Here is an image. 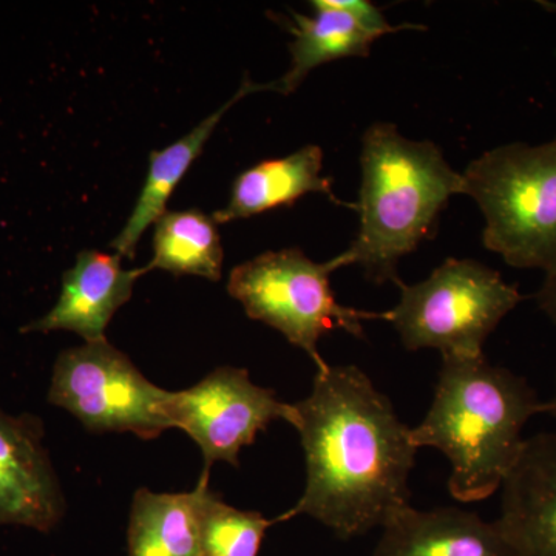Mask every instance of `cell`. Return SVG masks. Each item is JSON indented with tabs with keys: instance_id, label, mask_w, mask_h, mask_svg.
I'll list each match as a JSON object with an SVG mask.
<instances>
[{
	"instance_id": "9c48e42d",
	"label": "cell",
	"mask_w": 556,
	"mask_h": 556,
	"mask_svg": "<svg viewBox=\"0 0 556 556\" xmlns=\"http://www.w3.org/2000/svg\"><path fill=\"white\" fill-rule=\"evenodd\" d=\"M38 417L0 409V526L50 532L65 514L60 479Z\"/></svg>"
},
{
	"instance_id": "6da1fadb",
	"label": "cell",
	"mask_w": 556,
	"mask_h": 556,
	"mask_svg": "<svg viewBox=\"0 0 556 556\" xmlns=\"http://www.w3.org/2000/svg\"><path fill=\"white\" fill-rule=\"evenodd\" d=\"M294 405L306 485L276 525L306 515L348 541L382 529L412 506V428L361 368L329 365L317 371L309 396Z\"/></svg>"
},
{
	"instance_id": "e0dca14e",
	"label": "cell",
	"mask_w": 556,
	"mask_h": 556,
	"mask_svg": "<svg viewBox=\"0 0 556 556\" xmlns=\"http://www.w3.org/2000/svg\"><path fill=\"white\" fill-rule=\"evenodd\" d=\"M222 239L217 223L200 208L166 211L155 223L153 257L146 268L163 269L174 276L222 278Z\"/></svg>"
},
{
	"instance_id": "ffe728a7",
	"label": "cell",
	"mask_w": 556,
	"mask_h": 556,
	"mask_svg": "<svg viewBox=\"0 0 556 556\" xmlns=\"http://www.w3.org/2000/svg\"><path fill=\"white\" fill-rule=\"evenodd\" d=\"M547 405H548L547 415H551L556 420V379H555V393H554V396H552L551 401H547Z\"/></svg>"
},
{
	"instance_id": "4fadbf2b",
	"label": "cell",
	"mask_w": 556,
	"mask_h": 556,
	"mask_svg": "<svg viewBox=\"0 0 556 556\" xmlns=\"http://www.w3.org/2000/svg\"><path fill=\"white\" fill-rule=\"evenodd\" d=\"M324 150L316 144L285 156L263 161L241 172L232 185L229 203L212 215L217 225L251 218L281 206H291L306 193H321L343 204L331 188V178L321 175Z\"/></svg>"
},
{
	"instance_id": "5bb4252c",
	"label": "cell",
	"mask_w": 556,
	"mask_h": 556,
	"mask_svg": "<svg viewBox=\"0 0 556 556\" xmlns=\"http://www.w3.org/2000/svg\"><path fill=\"white\" fill-rule=\"evenodd\" d=\"M262 90H270V84H254L249 79L243 80L236 97L230 98L217 112L201 121L195 129L178 139L174 144L167 146L166 149L150 153L148 178L139 193L134 212L116 239L110 243V248L115 249L116 254L121 257H135L139 240L144 236L146 230L153 223L159 222L161 215L166 212V204L172 193L188 174L190 166L199 159L208 138L214 134L215 127L218 126L226 112L241 98Z\"/></svg>"
},
{
	"instance_id": "3957f363",
	"label": "cell",
	"mask_w": 556,
	"mask_h": 556,
	"mask_svg": "<svg viewBox=\"0 0 556 556\" xmlns=\"http://www.w3.org/2000/svg\"><path fill=\"white\" fill-rule=\"evenodd\" d=\"M361 167L357 237L340 257L371 283L401 288L399 263L433 237L450 199L463 193V174L434 142L405 138L390 123L365 131Z\"/></svg>"
},
{
	"instance_id": "d6986e66",
	"label": "cell",
	"mask_w": 556,
	"mask_h": 556,
	"mask_svg": "<svg viewBox=\"0 0 556 556\" xmlns=\"http://www.w3.org/2000/svg\"><path fill=\"white\" fill-rule=\"evenodd\" d=\"M536 303L540 309L556 325V260L551 268L544 273L543 285L536 294Z\"/></svg>"
},
{
	"instance_id": "30bf717a",
	"label": "cell",
	"mask_w": 556,
	"mask_h": 556,
	"mask_svg": "<svg viewBox=\"0 0 556 556\" xmlns=\"http://www.w3.org/2000/svg\"><path fill=\"white\" fill-rule=\"evenodd\" d=\"M121 255L83 251L62 277L61 295L49 314L22 332L72 331L87 343L102 342L105 329L134 294L138 278L149 269H124Z\"/></svg>"
},
{
	"instance_id": "5b68a950",
	"label": "cell",
	"mask_w": 556,
	"mask_h": 556,
	"mask_svg": "<svg viewBox=\"0 0 556 556\" xmlns=\"http://www.w3.org/2000/svg\"><path fill=\"white\" fill-rule=\"evenodd\" d=\"M383 313L405 350L433 348L442 357H478L489 336L525 300L517 285L477 260L448 258Z\"/></svg>"
},
{
	"instance_id": "7c38bea8",
	"label": "cell",
	"mask_w": 556,
	"mask_h": 556,
	"mask_svg": "<svg viewBox=\"0 0 556 556\" xmlns=\"http://www.w3.org/2000/svg\"><path fill=\"white\" fill-rule=\"evenodd\" d=\"M372 556H518L500 521L457 507L408 506L388 519Z\"/></svg>"
},
{
	"instance_id": "7a4b0ae2",
	"label": "cell",
	"mask_w": 556,
	"mask_h": 556,
	"mask_svg": "<svg viewBox=\"0 0 556 556\" xmlns=\"http://www.w3.org/2000/svg\"><path fill=\"white\" fill-rule=\"evenodd\" d=\"M543 413L547 402L529 382L484 354L442 357L433 401L412 441L447 457L450 495L478 503L501 490L525 447L527 422Z\"/></svg>"
},
{
	"instance_id": "277c9868",
	"label": "cell",
	"mask_w": 556,
	"mask_h": 556,
	"mask_svg": "<svg viewBox=\"0 0 556 556\" xmlns=\"http://www.w3.org/2000/svg\"><path fill=\"white\" fill-rule=\"evenodd\" d=\"M463 182L484 215L482 244L511 268L546 273L556 260V138L489 150Z\"/></svg>"
},
{
	"instance_id": "2e32d148",
	"label": "cell",
	"mask_w": 556,
	"mask_h": 556,
	"mask_svg": "<svg viewBox=\"0 0 556 556\" xmlns=\"http://www.w3.org/2000/svg\"><path fill=\"white\" fill-rule=\"evenodd\" d=\"M201 485L189 493L139 489L131 504L129 556H201Z\"/></svg>"
},
{
	"instance_id": "52a82bcc",
	"label": "cell",
	"mask_w": 556,
	"mask_h": 556,
	"mask_svg": "<svg viewBox=\"0 0 556 556\" xmlns=\"http://www.w3.org/2000/svg\"><path fill=\"white\" fill-rule=\"evenodd\" d=\"M169 393L144 378L123 351L102 340L62 351L49 402L67 409L94 433L129 431L149 441L172 428L164 412Z\"/></svg>"
},
{
	"instance_id": "ac0fdd59",
	"label": "cell",
	"mask_w": 556,
	"mask_h": 556,
	"mask_svg": "<svg viewBox=\"0 0 556 556\" xmlns=\"http://www.w3.org/2000/svg\"><path fill=\"white\" fill-rule=\"evenodd\" d=\"M208 470L204 467L200 479L201 556H258L266 530L276 521L226 504L208 486Z\"/></svg>"
},
{
	"instance_id": "8992f818",
	"label": "cell",
	"mask_w": 556,
	"mask_h": 556,
	"mask_svg": "<svg viewBox=\"0 0 556 556\" xmlns=\"http://www.w3.org/2000/svg\"><path fill=\"white\" fill-rule=\"evenodd\" d=\"M343 266L340 255L316 263L298 248L265 252L230 270L228 292L248 317L277 329L324 371L329 365L318 353V340L338 329L364 339V321L383 320V314L338 302L329 276Z\"/></svg>"
},
{
	"instance_id": "ba28073f",
	"label": "cell",
	"mask_w": 556,
	"mask_h": 556,
	"mask_svg": "<svg viewBox=\"0 0 556 556\" xmlns=\"http://www.w3.org/2000/svg\"><path fill=\"white\" fill-rule=\"evenodd\" d=\"M164 412L172 428L195 441L206 468L217 460L239 467L241 448L270 422H299L295 405L278 401L274 390L255 386L247 369L236 367H219L188 390L170 391Z\"/></svg>"
},
{
	"instance_id": "8fae6325",
	"label": "cell",
	"mask_w": 556,
	"mask_h": 556,
	"mask_svg": "<svg viewBox=\"0 0 556 556\" xmlns=\"http://www.w3.org/2000/svg\"><path fill=\"white\" fill-rule=\"evenodd\" d=\"M501 492L497 521L518 556H556V433L526 439Z\"/></svg>"
},
{
	"instance_id": "9a60e30c",
	"label": "cell",
	"mask_w": 556,
	"mask_h": 556,
	"mask_svg": "<svg viewBox=\"0 0 556 556\" xmlns=\"http://www.w3.org/2000/svg\"><path fill=\"white\" fill-rule=\"evenodd\" d=\"M311 7L316 13L311 17L291 11L289 31L294 36L289 43L291 67L276 83H270L277 93L298 90L314 68L328 62L368 58L372 43L380 38L351 14L332 5L331 0H314Z\"/></svg>"
}]
</instances>
